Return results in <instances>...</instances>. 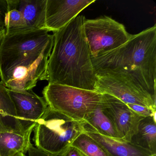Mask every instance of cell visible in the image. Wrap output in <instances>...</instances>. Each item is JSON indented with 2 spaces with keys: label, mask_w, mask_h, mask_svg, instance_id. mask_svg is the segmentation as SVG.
<instances>
[{
  "label": "cell",
  "mask_w": 156,
  "mask_h": 156,
  "mask_svg": "<svg viewBox=\"0 0 156 156\" xmlns=\"http://www.w3.org/2000/svg\"><path fill=\"white\" fill-rule=\"evenodd\" d=\"M45 29L5 34L0 44V77L11 90L28 91L46 80L53 35Z\"/></svg>",
  "instance_id": "obj_1"
},
{
  "label": "cell",
  "mask_w": 156,
  "mask_h": 156,
  "mask_svg": "<svg viewBox=\"0 0 156 156\" xmlns=\"http://www.w3.org/2000/svg\"><path fill=\"white\" fill-rule=\"evenodd\" d=\"M9 92L14 104L17 117L24 129L36 125L48 108L44 98L32 90L19 91L9 89Z\"/></svg>",
  "instance_id": "obj_10"
},
{
  "label": "cell",
  "mask_w": 156,
  "mask_h": 156,
  "mask_svg": "<svg viewBox=\"0 0 156 156\" xmlns=\"http://www.w3.org/2000/svg\"><path fill=\"white\" fill-rule=\"evenodd\" d=\"M127 105L134 112L143 118L156 116V111H153L149 108L140 105L128 104Z\"/></svg>",
  "instance_id": "obj_18"
},
{
  "label": "cell",
  "mask_w": 156,
  "mask_h": 156,
  "mask_svg": "<svg viewBox=\"0 0 156 156\" xmlns=\"http://www.w3.org/2000/svg\"><path fill=\"white\" fill-rule=\"evenodd\" d=\"M28 31L45 29L47 0H15Z\"/></svg>",
  "instance_id": "obj_13"
},
{
  "label": "cell",
  "mask_w": 156,
  "mask_h": 156,
  "mask_svg": "<svg viewBox=\"0 0 156 156\" xmlns=\"http://www.w3.org/2000/svg\"><path fill=\"white\" fill-rule=\"evenodd\" d=\"M83 132L98 142L109 156H156V154L131 142L100 135L86 124Z\"/></svg>",
  "instance_id": "obj_11"
},
{
  "label": "cell",
  "mask_w": 156,
  "mask_h": 156,
  "mask_svg": "<svg viewBox=\"0 0 156 156\" xmlns=\"http://www.w3.org/2000/svg\"><path fill=\"white\" fill-rule=\"evenodd\" d=\"M96 75L120 76L156 99V25L131 34L122 46L91 57Z\"/></svg>",
  "instance_id": "obj_3"
},
{
  "label": "cell",
  "mask_w": 156,
  "mask_h": 156,
  "mask_svg": "<svg viewBox=\"0 0 156 156\" xmlns=\"http://www.w3.org/2000/svg\"><path fill=\"white\" fill-rule=\"evenodd\" d=\"M27 152L29 156H51L34 147L32 143L30 144Z\"/></svg>",
  "instance_id": "obj_20"
},
{
  "label": "cell",
  "mask_w": 156,
  "mask_h": 156,
  "mask_svg": "<svg viewBox=\"0 0 156 156\" xmlns=\"http://www.w3.org/2000/svg\"><path fill=\"white\" fill-rule=\"evenodd\" d=\"M84 121H77L48 107L34 129L35 147L51 156H60L83 133Z\"/></svg>",
  "instance_id": "obj_4"
},
{
  "label": "cell",
  "mask_w": 156,
  "mask_h": 156,
  "mask_svg": "<svg viewBox=\"0 0 156 156\" xmlns=\"http://www.w3.org/2000/svg\"><path fill=\"white\" fill-rule=\"evenodd\" d=\"M103 104L113 120L121 139L130 142L144 118L131 110L126 104L107 94H103Z\"/></svg>",
  "instance_id": "obj_9"
},
{
  "label": "cell",
  "mask_w": 156,
  "mask_h": 156,
  "mask_svg": "<svg viewBox=\"0 0 156 156\" xmlns=\"http://www.w3.org/2000/svg\"><path fill=\"white\" fill-rule=\"evenodd\" d=\"M95 2V0H47L45 29L49 32L58 31Z\"/></svg>",
  "instance_id": "obj_8"
},
{
  "label": "cell",
  "mask_w": 156,
  "mask_h": 156,
  "mask_svg": "<svg viewBox=\"0 0 156 156\" xmlns=\"http://www.w3.org/2000/svg\"></svg>",
  "instance_id": "obj_23"
},
{
  "label": "cell",
  "mask_w": 156,
  "mask_h": 156,
  "mask_svg": "<svg viewBox=\"0 0 156 156\" xmlns=\"http://www.w3.org/2000/svg\"><path fill=\"white\" fill-rule=\"evenodd\" d=\"M85 20L83 15L77 16L53 33L46 76L49 83L95 91L97 76L84 33Z\"/></svg>",
  "instance_id": "obj_2"
},
{
  "label": "cell",
  "mask_w": 156,
  "mask_h": 156,
  "mask_svg": "<svg viewBox=\"0 0 156 156\" xmlns=\"http://www.w3.org/2000/svg\"><path fill=\"white\" fill-rule=\"evenodd\" d=\"M72 146L84 156H109L98 142L84 132L75 140Z\"/></svg>",
  "instance_id": "obj_17"
},
{
  "label": "cell",
  "mask_w": 156,
  "mask_h": 156,
  "mask_svg": "<svg viewBox=\"0 0 156 156\" xmlns=\"http://www.w3.org/2000/svg\"><path fill=\"white\" fill-rule=\"evenodd\" d=\"M60 156H83L80 151L71 146Z\"/></svg>",
  "instance_id": "obj_21"
},
{
  "label": "cell",
  "mask_w": 156,
  "mask_h": 156,
  "mask_svg": "<svg viewBox=\"0 0 156 156\" xmlns=\"http://www.w3.org/2000/svg\"><path fill=\"white\" fill-rule=\"evenodd\" d=\"M25 129H24L22 126L20 122L17 117L14 104L9 94V89L1 81L0 132Z\"/></svg>",
  "instance_id": "obj_15"
},
{
  "label": "cell",
  "mask_w": 156,
  "mask_h": 156,
  "mask_svg": "<svg viewBox=\"0 0 156 156\" xmlns=\"http://www.w3.org/2000/svg\"><path fill=\"white\" fill-rule=\"evenodd\" d=\"M131 143L156 154V116L142 119Z\"/></svg>",
  "instance_id": "obj_16"
},
{
  "label": "cell",
  "mask_w": 156,
  "mask_h": 156,
  "mask_svg": "<svg viewBox=\"0 0 156 156\" xmlns=\"http://www.w3.org/2000/svg\"><path fill=\"white\" fill-rule=\"evenodd\" d=\"M5 10L4 5L2 0H0V44L5 35V26H4V16Z\"/></svg>",
  "instance_id": "obj_19"
},
{
  "label": "cell",
  "mask_w": 156,
  "mask_h": 156,
  "mask_svg": "<svg viewBox=\"0 0 156 156\" xmlns=\"http://www.w3.org/2000/svg\"><path fill=\"white\" fill-rule=\"evenodd\" d=\"M35 126L32 125L25 130L0 132V156H14L27 152Z\"/></svg>",
  "instance_id": "obj_12"
},
{
  "label": "cell",
  "mask_w": 156,
  "mask_h": 156,
  "mask_svg": "<svg viewBox=\"0 0 156 156\" xmlns=\"http://www.w3.org/2000/svg\"><path fill=\"white\" fill-rule=\"evenodd\" d=\"M42 94L50 108L77 121H83L103 98V94L96 91L56 84L48 83Z\"/></svg>",
  "instance_id": "obj_5"
},
{
  "label": "cell",
  "mask_w": 156,
  "mask_h": 156,
  "mask_svg": "<svg viewBox=\"0 0 156 156\" xmlns=\"http://www.w3.org/2000/svg\"><path fill=\"white\" fill-rule=\"evenodd\" d=\"M83 121L94 131L100 135L115 139H122L103 101L94 110L86 116Z\"/></svg>",
  "instance_id": "obj_14"
},
{
  "label": "cell",
  "mask_w": 156,
  "mask_h": 156,
  "mask_svg": "<svg viewBox=\"0 0 156 156\" xmlns=\"http://www.w3.org/2000/svg\"><path fill=\"white\" fill-rule=\"evenodd\" d=\"M95 91L107 94L125 104L140 105L156 111V101L148 94L119 75L110 74L96 75Z\"/></svg>",
  "instance_id": "obj_7"
},
{
  "label": "cell",
  "mask_w": 156,
  "mask_h": 156,
  "mask_svg": "<svg viewBox=\"0 0 156 156\" xmlns=\"http://www.w3.org/2000/svg\"><path fill=\"white\" fill-rule=\"evenodd\" d=\"M25 156V155L23 153H20L16 154V155H15V156Z\"/></svg>",
  "instance_id": "obj_22"
},
{
  "label": "cell",
  "mask_w": 156,
  "mask_h": 156,
  "mask_svg": "<svg viewBox=\"0 0 156 156\" xmlns=\"http://www.w3.org/2000/svg\"><path fill=\"white\" fill-rule=\"evenodd\" d=\"M83 31L91 57L119 48L128 41L131 34L123 24L108 16L85 20Z\"/></svg>",
  "instance_id": "obj_6"
}]
</instances>
